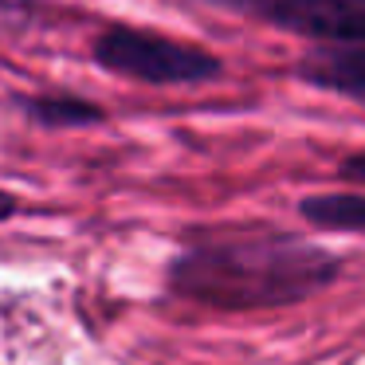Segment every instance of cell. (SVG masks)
I'll return each mask as SVG.
<instances>
[{"label": "cell", "instance_id": "cell-1", "mask_svg": "<svg viewBox=\"0 0 365 365\" xmlns=\"http://www.w3.org/2000/svg\"><path fill=\"white\" fill-rule=\"evenodd\" d=\"M341 279V255L271 224H205L181 240L165 283L177 299L220 314L307 302Z\"/></svg>", "mask_w": 365, "mask_h": 365}, {"label": "cell", "instance_id": "cell-2", "mask_svg": "<svg viewBox=\"0 0 365 365\" xmlns=\"http://www.w3.org/2000/svg\"><path fill=\"white\" fill-rule=\"evenodd\" d=\"M91 59L118 79L150 83V87H200L224 75V59L208 48L130 24L103 28L91 43Z\"/></svg>", "mask_w": 365, "mask_h": 365}, {"label": "cell", "instance_id": "cell-3", "mask_svg": "<svg viewBox=\"0 0 365 365\" xmlns=\"http://www.w3.org/2000/svg\"><path fill=\"white\" fill-rule=\"evenodd\" d=\"M279 32L307 36L314 43H365V0H205Z\"/></svg>", "mask_w": 365, "mask_h": 365}, {"label": "cell", "instance_id": "cell-4", "mask_svg": "<svg viewBox=\"0 0 365 365\" xmlns=\"http://www.w3.org/2000/svg\"><path fill=\"white\" fill-rule=\"evenodd\" d=\"M294 75L314 91H330L365 106V43H314L294 63Z\"/></svg>", "mask_w": 365, "mask_h": 365}, {"label": "cell", "instance_id": "cell-5", "mask_svg": "<svg viewBox=\"0 0 365 365\" xmlns=\"http://www.w3.org/2000/svg\"><path fill=\"white\" fill-rule=\"evenodd\" d=\"M12 106L40 130H83L106 122L103 106L79 95H16Z\"/></svg>", "mask_w": 365, "mask_h": 365}, {"label": "cell", "instance_id": "cell-6", "mask_svg": "<svg viewBox=\"0 0 365 365\" xmlns=\"http://www.w3.org/2000/svg\"><path fill=\"white\" fill-rule=\"evenodd\" d=\"M299 216L310 228L365 236V192H310L299 200Z\"/></svg>", "mask_w": 365, "mask_h": 365}, {"label": "cell", "instance_id": "cell-7", "mask_svg": "<svg viewBox=\"0 0 365 365\" xmlns=\"http://www.w3.org/2000/svg\"><path fill=\"white\" fill-rule=\"evenodd\" d=\"M338 177H341V181H349V185H361V189H365V150H361V153H349V158H341Z\"/></svg>", "mask_w": 365, "mask_h": 365}, {"label": "cell", "instance_id": "cell-8", "mask_svg": "<svg viewBox=\"0 0 365 365\" xmlns=\"http://www.w3.org/2000/svg\"><path fill=\"white\" fill-rule=\"evenodd\" d=\"M16 212H20V197L9 189H0V220H12Z\"/></svg>", "mask_w": 365, "mask_h": 365}]
</instances>
